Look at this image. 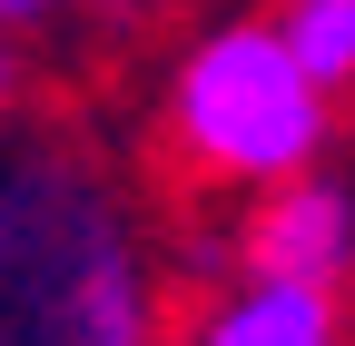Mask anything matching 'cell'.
Wrapping results in <instances>:
<instances>
[{
    "label": "cell",
    "mask_w": 355,
    "mask_h": 346,
    "mask_svg": "<svg viewBox=\"0 0 355 346\" xmlns=\"http://www.w3.org/2000/svg\"><path fill=\"white\" fill-rule=\"evenodd\" d=\"M0 346H148V277L69 168L0 179Z\"/></svg>",
    "instance_id": "1"
},
{
    "label": "cell",
    "mask_w": 355,
    "mask_h": 346,
    "mask_svg": "<svg viewBox=\"0 0 355 346\" xmlns=\"http://www.w3.org/2000/svg\"><path fill=\"white\" fill-rule=\"evenodd\" d=\"M178 139H188L198 168L217 179H257L277 188L306 158L326 149V90L306 79L266 20H227L207 30L188 69H178Z\"/></svg>",
    "instance_id": "2"
},
{
    "label": "cell",
    "mask_w": 355,
    "mask_h": 346,
    "mask_svg": "<svg viewBox=\"0 0 355 346\" xmlns=\"http://www.w3.org/2000/svg\"><path fill=\"white\" fill-rule=\"evenodd\" d=\"M247 267L257 277H286V287H336L355 267V188L296 168V179L266 188L257 228H247Z\"/></svg>",
    "instance_id": "3"
},
{
    "label": "cell",
    "mask_w": 355,
    "mask_h": 346,
    "mask_svg": "<svg viewBox=\"0 0 355 346\" xmlns=\"http://www.w3.org/2000/svg\"><path fill=\"white\" fill-rule=\"evenodd\" d=\"M198 346H345L336 327V287H286V277H247L227 307L207 317Z\"/></svg>",
    "instance_id": "4"
},
{
    "label": "cell",
    "mask_w": 355,
    "mask_h": 346,
    "mask_svg": "<svg viewBox=\"0 0 355 346\" xmlns=\"http://www.w3.org/2000/svg\"><path fill=\"white\" fill-rule=\"evenodd\" d=\"M266 30H277V50H286L306 79H316L326 99L355 79V0H286Z\"/></svg>",
    "instance_id": "5"
},
{
    "label": "cell",
    "mask_w": 355,
    "mask_h": 346,
    "mask_svg": "<svg viewBox=\"0 0 355 346\" xmlns=\"http://www.w3.org/2000/svg\"><path fill=\"white\" fill-rule=\"evenodd\" d=\"M40 10H60V0H0V20H40Z\"/></svg>",
    "instance_id": "6"
},
{
    "label": "cell",
    "mask_w": 355,
    "mask_h": 346,
    "mask_svg": "<svg viewBox=\"0 0 355 346\" xmlns=\"http://www.w3.org/2000/svg\"><path fill=\"white\" fill-rule=\"evenodd\" d=\"M0 99H10V50H0Z\"/></svg>",
    "instance_id": "7"
}]
</instances>
